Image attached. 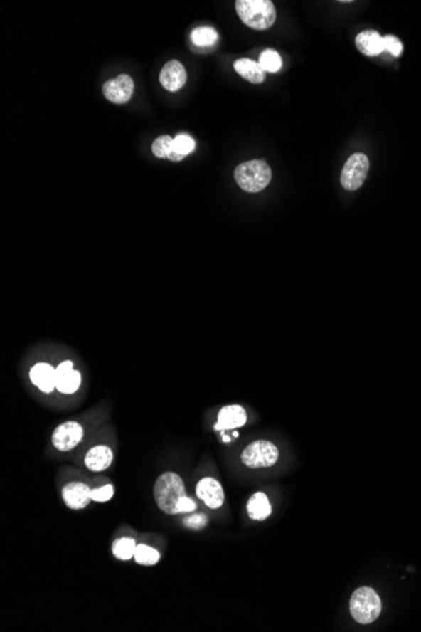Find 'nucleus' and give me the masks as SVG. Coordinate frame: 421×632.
<instances>
[{"label": "nucleus", "mask_w": 421, "mask_h": 632, "mask_svg": "<svg viewBox=\"0 0 421 632\" xmlns=\"http://www.w3.org/2000/svg\"><path fill=\"white\" fill-rule=\"evenodd\" d=\"M154 500L159 510L166 515H178L196 509V502L186 494L183 480L174 472H164L156 478Z\"/></svg>", "instance_id": "1"}, {"label": "nucleus", "mask_w": 421, "mask_h": 632, "mask_svg": "<svg viewBox=\"0 0 421 632\" xmlns=\"http://www.w3.org/2000/svg\"><path fill=\"white\" fill-rule=\"evenodd\" d=\"M272 168L262 159L241 163L233 173L238 187L249 194H257L265 189L272 181Z\"/></svg>", "instance_id": "2"}, {"label": "nucleus", "mask_w": 421, "mask_h": 632, "mask_svg": "<svg viewBox=\"0 0 421 632\" xmlns=\"http://www.w3.org/2000/svg\"><path fill=\"white\" fill-rule=\"evenodd\" d=\"M236 11L247 27L257 31L272 27L277 19V11L270 0H238Z\"/></svg>", "instance_id": "3"}, {"label": "nucleus", "mask_w": 421, "mask_h": 632, "mask_svg": "<svg viewBox=\"0 0 421 632\" xmlns=\"http://www.w3.org/2000/svg\"><path fill=\"white\" fill-rule=\"evenodd\" d=\"M349 610L353 620L362 625H368L376 621L378 616L381 615L383 602L375 589L361 587L356 589L352 594L349 601Z\"/></svg>", "instance_id": "4"}, {"label": "nucleus", "mask_w": 421, "mask_h": 632, "mask_svg": "<svg viewBox=\"0 0 421 632\" xmlns=\"http://www.w3.org/2000/svg\"><path fill=\"white\" fill-rule=\"evenodd\" d=\"M277 460L279 449L275 444L266 439L254 441L241 453V462L252 470L274 466Z\"/></svg>", "instance_id": "5"}, {"label": "nucleus", "mask_w": 421, "mask_h": 632, "mask_svg": "<svg viewBox=\"0 0 421 632\" xmlns=\"http://www.w3.org/2000/svg\"><path fill=\"white\" fill-rule=\"evenodd\" d=\"M370 169V161L365 154L355 153L349 157L341 174V184L347 191H357L365 182Z\"/></svg>", "instance_id": "6"}, {"label": "nucleus", "mask_w": 421, "mask_h": 632, "mask_svg": "<svg viewBox=\"0 0 421 632\" xmlns=\"http://www.w3.org/2000/svg\"><path fill=\"white\" fill-rule=\"evenodd\" d=\"M85 434L82 424L78 421H65L55 428L52 434V444L60 452H68L81 443Z\"/></svg>", "instance_id": "7"}, {"label": "nucleus", "mask_w": 421, "mask_h": 632, "mask_svg": "<svg viewBox=\"0 0 421 632\" xmlns=\"http://www.w3.org/2000/svg\"><path fill=\"white\" fill-rule=\"evenodd\" d=\"M102 93L106 99L117 105L127 104L134 93L133 78L129 75H119L117 78L109 80L104 83Z\"/></svg>", "instance_id": "8"}, {"label": "nucleus", "mask_w": 421, "mask_h": 632, "mask_svg": "<svg viewBox=\"0 0 421 632\" xmlns=\"http://www.w3.org/2000/svg\"><path fill=\"white\" fill-rule=\"evenodd\" d=\"M197 497L205 502L210 509H220L225 501V493L221 483L212 477H205L196 488Z\"/></svg>", "instance_id": "9"}, {"label": "nucleus", "mask_w": 421, "mask_h": 632, "mask_svg": "<svg viewBox=\"0 0 421 632\" xmlns=\"http://www.w3.org/2000/svg\"><path fill=\"white\" fill-rule=\"evenodd\" d=\"M57 386L62 394H73L81 385V372L73 369V361L66 360L55 367Z\"/></svg>", "instance_id": "10"}, {"label": "nucleus", "mask_w": 421, "mask_h": 632, "mask_svg": "<svg viewBox=\"0 0 421 632\" xmlns=\"http://www.w3.org/2000/svg\"><path fill=\"white\" fill-rule=\"evenodd\" d=\"M62 499L73 510H81L91 501V490L86 483H70L62 488Z\"/></svg>", "instance_id": "11"}, {"label": "nucleus", "mask_w": 421, "mask_h": 632, "mask_svg": "<svg viewBox=\"0 0 421 632\" xmlns=\"http://www.w3.org/2000/svg\"><path fill=\"white\" fill-rule=\"evenodd\" d=\"M29 379L34 386H37L41 391H43L46 394L52 393L57 386L55 367L47 362L36 364L29 372Z\"/></svg>", "instance_id": "12"}, {"label": "nucleus", "mask_w": 421, "mask_h": 632, "mask_svg": "<svg viewBox=\"0 0 421 632\" xmlns=\"http://www.w3.org/2000/svg\"><path fill=\"white\" fill-rule=\"evenodd\" d=\"M159 80L164 89L174 93L183 88L184 83L187 81V71L181 62L173 60L166 62L161 68Z\"/></svg>", "instance_id": "13"}, {"label": "nucleus", "mask_w": 421, "mask_h": 632, "mask_svg": "<svg viewBox=\"0 0 421 632\" xmlns=\"http://www.w3.org/2000/svg\"><path fill=\"white\" fill-rule=\"evenodd\" d=\"M247 416L241 405H228L223 406L218 413V419L215 426L216 431H228L236 429L246 424Z\"/></svg>", "instance_id": "14"}, {"label": "nucleus", "mask_w": 421, "mask_h": 632, "mask_svg": "<svg viewBox=\"0 0 421 632\" xmlns=\"http://www.w3.org/2000/svg\"><path fill=\"white\" fill-rule=\"evenodd\" d=\"M112 460V449L105 444H97L87 451L85 455V466L92 472L105 471L111 466Z\"/></svg>", "instance_id": "15"}, {"label": "nucleus", "mask_w": 421, "mask_h": 632, "mask_svg": "<svg viewBox=\"0 0 421 632\" xmlns=\"http://www.w3.org/2000/svg\"><path fill=\"white\" fill-rule=\"evenodd\" d=\"M356 46L366 56L381 55L385 51V42L376 31H365L356 37Z\"/></svg>", "instance_id": "16"}, {"label": "nucleus", "mask_w": 421, "mask_h": 632, "mask_svg": "<svg viewBox=\"0 0 421 632\" xmlns=\"http://www.w3.org/2000/svg\"><path fill=\"white\" fill-rule=\"evenodd\" d=\"M233 67L241 78H244L251 83H261L265 80V71L261 68L257 62L252 61L250 58H240L235 62Z\"/></svg>", "instance_id": "17"}, {"label": "nucleus", "mask_w": 421, "mask_h": 632, "mask_svg": "<svg viewBox=\"0 0 421 632\" xmlns=\"http://www.w3.org/2000/svg\"><path fill=\"white\" fill-rule=\"evenodd\" d=\"M247 512L252 520H265L272 514V505L264 493H256L247 502Z\"/></svg>", "instance_id": "18"}, {"label": "nucleus", "mask_w": 421, "mask_h": 632, "mask_svg": "<svg viewBox=\"0 0 421 632\" xmlns=\"http://www.w3.org/2000/svg\"><path fill=\"white\" fill-rule=\"evenodd\" d=\"M191 41L193 42L194 46L198 47H210V46L216 45L218 41V33L216 29L212 27H198L192 31L191 33Z\"/></svg>", "instance_id": "19"}, {"label": "nucleus", "mask_w": 421, "mask_h": 632, "mask_svg": "<svg viewBox=\"0 0 421 632\" xmlns=\"http://www.w3.org/2000/svg\"><path fill=\"white\" fill-rule=\"evenodd\" d=\"M134 559L140 566H156L161 559V554L158 550L151 547H148L145 544H139L135 549Z\"/></svg>", "instance_id": "20"}, {"label": "nucleus", "mask_w": 421, "mask_h": 632, "mask_svg": "<svg viewBox=\"0 0 421 632\" xmlns=\"http://www.w3.org/2000/svg\"><path fill=\"white\" fill-rule=\"evenodd\" d=\"M151 150L158 158H166L169 161L177 162L173 150V139L169 135H161L156 138L151 145Z\"/></svg>", "instance_id": "21"}, {"label": "nucleus", "mask_w": 421, "mask_h": 632, "mask_svg": "<svg viewBox=\"0 0 421 632\" xmlns=\"http://www.w3.org/2000/svg\"><path fill=\"white\" fill-rule=\"evenodd\" d=\"M137 549V543L132 538L117 539L112 544V554L120 560H129L133 558Z\"/></svg>", "instance_id": "22"}, {"label": "nucleus", "mask_w": 421, "mask_h": 632, "mask_svg": "<svg viewBox=\"0 0 421 632\" xmlns=\"http://www.w3.org/2000/svg\"><path fill=\"white\" fill-rule=\"evenodd\" d=\"M194 147H196V143H194L193 139L186 134H181L173 139V150H174L177 162L182 161L188 156L189 153H192Z\"/></svg>", "instance_id": "23"}, {"label": "nucleus", "mask_w": 421, "mask_h": 632, "mask_svg": "<svg viewBox=\"0 0 421 632\" xmlns=\"http://www.w3.org/2000/svg\"><path fill=\"white\" fill-rule=\"evenodd\" d=\"M259 65L265 73H277L282 68L283 60L277 51L265 50L260 55Z\"/></svg>", "instance_id": "24"}, {"label": "nucleus", "mask_w": 421, "mask_h": 632, "mask_svg": "<svg viewBox=\"0 0 421 632\" xmlns=\"http://www.w3.org/2000/svg\"><path fill=\"white\" fill-rule=\"evenodd\" d=\"M114 496V488L111 485H106L100 488L91 490V500L96 502H106Z\"/></svg>", "instance_id": "25"}, {"label": "nucleus", "mask_w": 421, "mask_h": 632, "mask_svg": "<svg viewBox=\"0 0 421 632\" xmlns=\"http://www.w3.org/2000/svg\"><path fill=\"white\" fill-rule=\"evenodd\" d=\"M383 42H385V51H388L391 55L396 56V57L401 55V52L404 50L403 43L394 36L383 37Z\"/></svg>", "instance_id": "26"}, {"label": "nucleus", "mask_w": 421, "mask_h": 632, "mask_svg": "<svg viewBox=\"0 0 421 632\" xmlns=\"http://www.w3.org/2000/svg\"><path fill=\"white\" fill-rule=\"evenodd\" d=\"M183 524L186 527H192V529H201L207 524V517L203 514H197V515L186 517Z\"/></svg>", "instance_id": "27"}, {"label": "nucleus", "mask_w": 421, "mask_h": 632, "mask_svg": "<svg viewBox=\"0 0 421 632\" xmlns=\"http://www.w3.org/2000/svg\"><path fill=\"white\" fill-rule=\"evenodd\" d=\"M223 441H225V442H228V441H230V438H228V437H223Z\"/></svg>", "instance_id": "28"}]
</instances>
